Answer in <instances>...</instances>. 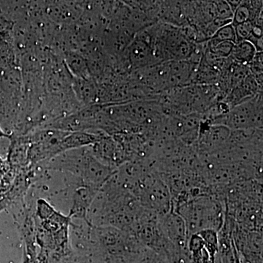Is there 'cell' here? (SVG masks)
<instances>
[{
    "label": "cell",
    "instance_id": "obj_8",
    "mask_svg": "<svg viewBox=\"0 0 263 263\" xmlns=\"http://www.w3.org/2000/svg\"><path fill=\"white\" fill-rule=\"evenodd\" d=\"M257 53L252 43L248 41H242L235 43L230 57L237 64L247 66L252 63Z\"/></svg>",
    "mask_w": 263,
    "mask_h": 263
},
{
    "label": "cell",
    "instance_id": "obj_3",
    "mask_svg": "<svg viewBox=\"0 0 263 263\" xmlns=\"http://www.w3.org/2000/svg\"><path fill=\"white\" fill-rule=\"evenodd\" d=\"M127 60L133 68L144 67L156 58L152 46V37L143 33L138 36L126 48Z\"/></svg>",
    "mask_w": 263,
    "mask_h": 263
},
{
    "label": "cell",
    "instance_id": "obj_9",
    "mask_svg": "<svg viewBox=\"0 0 263 263\" xmlns=\"http://www.w3.org/2000/svg\"><path fill=\"white\" fill-rule=\"evenodd\" d=\"M73 89L76 96L83 103L90 104L95 101L98 96V89L95 83L89 79H77L73 83Z\"/></svg>",
    "mask_w": 263,
    "mask_h": 263
},
{
    "label": "cell",
    "instance_id": "obj_15",
    "mask_svg": "<svg viewBox=\"0 0 263 263\" xmlns=\"http://www.w3.org/2000/svg\"><path fill=\"white\" fill-rule=\"evenodd\" d=\"M216 12V18L221 20H232L233 12L227 2H214Z\"/></svg>",
    "mask_w": 263,
    "mask_h": 263
},
{
    "label": "cell",
    "instance_id": "obj_11",
    "mask_svg": "<svg viewBox=\"0 0 263 263\" xmlns=\"http://www.w3.org/2000/svg\"><path fill=\"white\" fill-rule=\"evenodd\" d=\"M223 42L237 43L234 27L232 24H226L218 29L208 41V47H213Z\"/></svg>",
    "mask_w": 263,
    "mask_h": 263
},
{
    "label": "cell",
    "instance_id": "obj_17",
    "mask_svg": "<svg viewBox=\"0 0 263 263\" xmlns=\"http://www.w3.org/2000/svg\"><path fill=\"white\" fill-rule=\"evenodd\" d=\"M5 163L4 160L0 157V174L3 172V170L5 169Z\"/></svg>",
    "mask_w": 263,
    "mask_h": 263
},
{
    "label": "cell",
    "instance_id": "obj_16",
    "mask_svg": "<svg viewBox=\"0 0 263 263\" xmlns=\"http://www.w3.org/2000/svg\"><path fill=\"white\" fill-rule=\"evenodd\" d=\"M10 138V135L8 134V133H7L4 130V129H3V128H2L1 126H0V139H2V138Z\"/></svg>",
    "mask_w": 263,
    "mask_h": 263
},
{
    "label": "cell",
    "instance_id": "obj_7",
    "mask_svg": "<svg viewBox=\"0 0 263 263\" xmlns=\"http://www.w3.org/2000/svg\"><path fill=\"white\" fill-rule=\"evenodd\" d=\"M96 195V189L82 188L77 190L74 197L72 214L86 219V212Z\"/></svg>",
    "mask_w": 263,
    "mask_h": 263
},
{
    "label": "cell",
    "instance_id": "obj_4",
    "mask_svg": "<svg viewBox=\"0 0 263 263\" xmlns=\"http://www.w3.org/2000/svg\"><path fill=\"white\" fill-rule=\"evenodd\" d=\"M161 230L170 239L181 242L186 239V228L183 218L174 212L166 214Z\"/></svg>",
    "mask_w": 263,
    "mask_h": 263
},
{
    "label": "cell",
    "instance_id": "obj_6",
    "mask_svg": "<svg viewBox=\"0 0 263 263\" xmlns=\"http://www.w3.org/2000/svg\"><path fill=\"white\" fill-rule=\"evenodd\" d=\"M230 136L229 128L215 124L209 128L201 139L202 146L206 149L214 148L223 144Z\"/></svg>",
    "mask_w": 263,
    "mask_h": 263
},
{
    "label": "cell",
    "instance_id": "obj_12",
    "mask_svg": "<svg viewBox=\"0 0 263 263\" xmlns=\"http://www.w3.org/2000/svg\"><path fill=\"white\" fill-rule=\"evenodd\" d=\"M256 15H254L253 3L251 2H241L239 6L235 9L232 18V25L233 27L245 22H253Z\"/></svg>",
    "mask_w": 263,
    "mask_h": 263
},
{
    "label": "cell",
    "instance_id": "obj_5",
    "mask_svg": "<svg viewBox=\"0 0 263 263\" xmlns=\"http://www.w3.org/2000/svg\"><path fill=\"white\" fill-rule=\"evenodd\" d=\"M103 137L94 133L85 132L69 133L61 142L62 152L67 150L77 149L89 145L96 144Z\"/></svg>",
    "mask_w": 263,
    "mask_h": 263
},
{
    "label": "cell",
    "instance_id": "obj_10",
    "mask_svg": "<svg viewBox=\"0 0 263 263\" xmlns=\"http://www.w3.org/2000/svg\"><path fill=\"white\" fill-rule=\"evenodd\" d=\"M66 66L77 79H89L90 72L88 62L79 53L67 52L65 53Z\"/></svg>",
    "mask_w": 263,
    "mask_h": 263
},
{
    "label": "cell",
    "instance_id": "obj_1",
    "mask_svg": "<svg viewBox=\"0 0 263 263\" xmlns=\"http://www.w3.org/2000/svg\"><path fill=\"white\" fill-rule=\"evenodd\" d=\"M187 233L192 235L202 230L218 229L221 223L219 207L208 199H197L180 209ZM216 231V230H215Z\"/></svg>",
    "mask_w": 263,
    "mask_h": 263
},
{
    "label": "cell",
    "instance_id": "obj_2",
    "mask_svg": "<svg viewBox=\"0 0 263 263\" xmlns=\"http://www.w3.org/2000/svg\"><path fill=\"white\" fill-rule=\"evenodd\" d=\"M259 99V96H255L248 101L237 105L233 110H230L229 113L224 114V117L216 118L219 120L221 119L216 124L235 129L262 126V107Z\"/></svg>",
    "mask_w": 263,
    "mask_h": 263
},
{
    "label": "cell",
    "instance_id": "obj_14",
    "mask_svg": "<svg viewBox=\"0 0 263 263\" xmlns=\"http://www.w3.org/2000/svg\"><path fill=\"white\" fill-rule=\"evenodd\" d=\"M254 24L253 22H245V23L235 26V32L236 34L237 42L238 41H247L252 34Z\"/></svg>",
    "mask_w": 263,
    "mask_h": 263
},
{
    "label": "cell",
    "instance_id": "obj_18",
    "mask_svg": "<svg viewBox=\"0 0 263 263\" xmlns=\"http://www.w3.org/2000/svg\"><path fill=\"white\" fill-rule=\"evenodd\" d=\"M24 263H26V262H24Z\"/></svg>",
    "mask_w": 263,
    "mask_h": 263
},
{
    "label": "cell",
    "instance_id": "obj_13",
    "mask_svg": "<svg viewBox=\"0 0 263 263\" xmlns=\"http://www.w3.org/2000/svg\"><path fill=\"white\" fill-rule=\"evenodd\" d=\"M234 43L231 42H223L219 43L213 47H208L209 53L212 58L222 59L230 57L233 51Z\"/></svg>",
    "mask_w": 263,
    "mask_h": 263
}]
</instances>
